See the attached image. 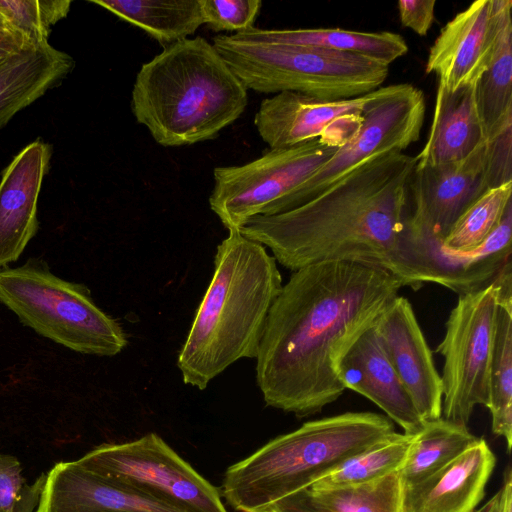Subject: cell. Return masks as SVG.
Masks as SVG:
<instances>
[{
  "label": "cell",
  "instance_id": "1",
  "mask_svg": "<svg viewBox=\"0 0 512 512\" xmlns=\"http://www.w3.org/2000/svg\"><path fill=\"white\" fill-rule=\"evenodd\" d=\"M402 287L388 271L360 263L294 271L271 306L256 356L266 405L306 417L337 400L346 390L341 359Z\"/></svg>",
  "mask_w": 512,
  "mask_h": 512
},
{
  "label": "cell",
  "instance_id": "2",
  "mask_svg": "<svg viewBox=\"0 0 512 512\" xmlns=\"http://www.w3.org/2000/svg\"><path fill=\"white\" fill-rule=\"evenodd\" d=\"M416 160L401 151L370 158L290 211L249 219L240 232L292 272L329 261L380 267L404 286L409 182Z\"/></svg>",
  "mask_w": 512,
  "mask_h": 512
},
{
  "label": "cell",
  "instance_id": "3",
  "mask_svg": "<svg viewBox=\"0 0 512 512\" xmlns=\"http://www.w3.org/2000/svg\"><path fill=\"white\" fill-rule=\"evenodd\" d=\"M275 258L239 230L217 246L214 274L177 366L199 390L242 358H256L271 306L282 289Z\"/></svg>",
  "mask_w": 512,
  "mask_h": 512
},
{
  "label": "cell",
  "instance_id": "4",
  "mask_svg": "<svg viewBox=\"0 0 512 512\" xmlns=\"http://www.w3.org/2000/svg\"><path fill=\"white\" fill-rule=\"evenodd\" d=\"M247 90L212 43L197 36L164 47L141 66L131 108L158 144L192 145L236 121L248 104Z\"/></svg>",
  "mask_w": 512,
  "mask_h": 512
},
{
  "label": "cell",
  "instance_id": "5",
  "mask_svg": "<svg viewBox=\"0 0 512 512\" xmlns=\"http://www.w3.org/2000/svg\"><path fill=\"white\" fill-rule=\"evenodd\" d=\"M395 432L372 412H346L304 423L227 468L221 493L238 512H267L344 461Z\"/></svg>",
  "mask_w": 512,
  "mask_h": 512
},
{
  "label": "cell",
  "instance_id": "6",
  "mask_svg": "<svg viewBox=\"0 0 512 512\" xmlns=\"http://www.w3.org/2000/svg\"><path fill=\"white\" fill-rule=\"evenodd\" d=\"M212 45L247 89L351 99L378 89L389 66L357 54L312 46L244 42L219 34Z\"/></svg>",
  "mask_w": 512,
  "mask_h": 512
},
{
  "label": "cell",
  "instance_id": "7",
  "mask_svg": "<svg viewBox=\"0 0 512 512\" xmlns=\"http://www.w3.org/2000/svg\"><path fill=\"white\" fill-rule=\"evenodd\" d=\"M0 301L22 324L78 353L115 356L127 346L121 325L89 290L56 276L41 260L0 268Z\"/></svg>",
  "mask_w": 512,
  "mask_h": 512
},
{
  "label": "cell",
  "instance_id": "8",
  "mask_svg": "<svg viewBox=\"0 0 512 512\" xmlns=\"http://www.w3.org/2000/svg\"><path fill=\"white\" fill-rule=\"evenodd\" d=\"M511 153L512 123L459 161L415 167L409 182L408 233L442 242L482 194L512 181Z\"/></svg>",
  "mask_w": 512,
  "mask_h": 512
},
{
  "label": "cell",
  "instance_id": "9",
  "mask_svg": "<svg viewBox=\"0 0 512 512\" xmlns=\"http://www.w3.org/2000/svg\"><path fill=\"white\" fill-rule=\"evenodd\" d=\"M76 461L113 484L193 512H228L219 490L154 432L101 444Z\"/></svg>",
  "mask_w": 512,
  "mask_h": 512
},
{
  "label": "cell",
  "instance_id": "10",
  "mask_svg": "<svg viewBox=\"0 0 512 512\" xmlns=\"http://www.w3.org/2000/svg\"><path fill=\"white\" fill-rule=\"evenodd\" d=\"M425 108L422 91L409 83L368 93L357 131L279 203L274 215L310 201L370 158L408 148L420 138Z\"/></svg>",
  "mask_w": 512,
  "mask_h": 512
},
{
  "label": "cell",
  "instance_id": "11",
  "mask_svg": "<svg viewBox=\"0 0 512 512\" xmlns=\"http://www.w3.org/2000/svg\"><path fill=\"white\" fill-rule=\"evenodd\" d=\"M498 278L486 288L460 295L436 352L444 358L442 417L466 425L478 405L487 407L498 305Z\"/></svg>",
  "mask_w": 512,
  "mask_h": 512
},
{
  "label": "cell",
  "instance_id": "12",
  "mask_svg": "<svg viewBox=\"0 0 512 512\" xmlns=\"http://www.w3.org/2000/svg\"><path fill=\"white\" fill-rule=\"evenodd\" d=\"M337 148L316 139L286 149H269L243 165L216 167L210 208L228 231L240 230L251 218L274 215L279 203Z\"/></svg>",
  "mask_w": 512,
  "mask_h": 512
},
{
  "label": "cell",
  "instance_id": "13",
  "mask_svg": "<svg viewBox=\"0 0 512 512\" xmlns=\"http://www.w3.org/2000/svg\"><path fill=\"white\" fill-rule=\"evenodd\" d=\"M511 238L512 203L486 241L468 252L448 250L440 241L412 236L406 229L403 252L406 286L417 290L424 283H435L459 296L482 290L511 264Z\"/></svg>",
  "mask_w": 512,
  "mask_h": 512
},
{
  "label": "cell",
  "instance_id": "14",
  "mask_svg": "<svg viewBox=\"0 0 512 512\" xmlns=\"http://www.w3.org/2000/svg\"><path fill=\"white\" fill-rule=\"evenodd\" d=\"M368 94L323 100L281 92L262 100L254 125L269 149H286L321 139L340 147L359 128Z\"/></svg>",
  "mask_w": 512,
  "mask_h": 512
},
{
  "label": "cell",
  "instance_id": "15",
  "mask_svg": "<svg viewBox=\"0 0 512 512\" xmlns=\"http://www.w3.org/2000/svg\"><path fill=\"white\" fill-rule=\"evenodd\" d=\"M511 0H477L442 28L430 48L426 73L448 91L476 83L492 57Z\"/></svg>",
  "mask_w": 512,
  "mask_h": 512
},
{
  "label": "cell",
  "instance_id": "16",
  "mask_svg": "<svg viewBox=\"0 0 512 512\" xmlns=\"http://www.w3.org/2000/svg\"><path fill=\"white\" fill-rule=\"evenodd\" d=\"M374 328L422 419L430 421L442 417L441 376L408 299L396 296Z\"/></svg>",
  "mask_w": 512,
  "mask_h": 512
},
{
  "label": "cell",
  "instance_id": "17",
  "mask_svg": "<svg viewBox=\"0 0 512 512\" xmlns=\"http://www.w3.org/2000/svg\"><path fill=\"white\" fill-rule=\"evenodd\" d=\"M35 512H193L113 484L77 461L56 463L45 474Z\"/></svg>",
  "mask_w": 512,
  "mask_h": 512
},
{
  "label": "cell",
  "instance_id": "18",
  "mask_svg": "<svg viewBox=\"0 0 512 512\" xmlns=\"http://www.w3.org/2000/svg\"><path fill=\"white\" fill-rule=\"evenodd\" d=\"M51 146L40 139L22 149L0 181V268L18 260L39 229L37 203Z\"/></svg>",
  "mask_w": 512,
  "mask_h": 512
},
{
  "label": "cell",
  "instance_id": "19",
  "mask_svg": "<svg viewBox=\"0 0 512 512\" xmlns=\"http://www.w3.org/2000/svg\"><path fill=\"white\" fill-rule=\"evenodd\" d=\"M338 373L345 389L371 400L404 433L417 434L423 428L425 421L390 363L374 325L343 356Z\"/></svg>",
  "mask_w": 512,
  "mask_h": 512
},
{
  "label": "cell",
  "instance_id": "20",
  "mask_svg": "<svg viewBox=\"0 0 512 512\" xmlns=\"http://www.w3.org/2000/svg\"><path fill=\"white\" fill-rule=\"evenodd\" d=\"M496 457L483 438L403 491V512H473L485 496Z\"/></svg>",
  "mask_w": 512,
  "mask_h": 512
},
{
  "label": "cell",
  "instance_id": "21",
  "mask_svg": "<svg viewBox=\"0 0 512 512\" xmlns=\"http://www.w3.org/2000/svg\"><path fill=\"white\" fill-rule=\"evenodd\" d=\"M476 83L448 91L438 84L432 123L415 167L456 162L486 141L476 102Z\"/></svg>",
  "mask_w": 512,
  "mask_h": 512
},
{
  "label": "cell",
  "instance_id": "22",
  "mask_svg": "<svg viewBox=\"0 0 512 512\" xmlns=\"http://www.w3.org/2000/svg\"><path fill=\"white\" fill-rule=\"evenodd\" d=\"M73 59L49 42L25 46L0 65V129L11 118L58 85Z\"/></svg>",
  "mask_w": 512,
  "mask_h": 512
},
{
  "label": "cell",
  "instance_id": "23",
  "mask_svg": "<svg viewBox=\"0 0 512 512\" xmlns=\"http://www.w3.org/2000/svg\"><path fill=\"white\" fill-rule=\"evenodd\" d=\"M244 42L312 46L361 55L386 66L405 55V39L393 32H362L340 28L259 29L230 35Z\"/></svg>",
  "mask_w": 512,
  "mask_h": 512
},
{
  "label": "cell",
  "instance_id": "24",
  "mask_svg": "<svg viewBox=\"0 0 512 512\" xmlns=\"http://www.w3.org/2000/svg\"><path fill=\"white\" fill-rule=\"evenodd\" d=\"M498 305L489 376L487 408L492 432L512 446V264L498 277Z\"/></svg>",
  "mask_w": 512,
  "mask_h": 512
},
{
  "label": "cell",
  "instance_id": "25",
  "mask_svg": "<svg viewBox=\"0 0 512 512\" xmlns=\"http://www.w3.org/2000/svg\"><path fill=\"white\" fill-rule=\"evenodd\" d=\"M142 29L164 47L187 39L203 25L199 0H93Z\"/></svg>",
  "mask_w": 512,
  "mask_h": 512
},
{
  "label": "cell",
  "instance_id": "26",
  "mask_svg": "<svg viewBox=\"0 0 512 512\" xmlns=\"http://www.w3.org/2000/svg\"><path fill=\"white\" fill-rule=\"evenodd\" d=\"M479 440L466 425L440 417L425 421L402 467L404 486L440 470Z\"/></svg>",
  "mask_w": 512,
  "mask_h": 512
},
{
  "label": "cell",
  "instance_id": "27",
  "mask_svg": "<svg viewBox=\"0 0 512 512\" xmlns=\"http://www.w3.org/2000/svg\"><path fill=\"white\" fill-rule=\"evenodd\" d=\"M476 102L486 139L512 123V20L500 31L490 62L476 85Z\"/></svg>",
  "mask_w": 512,
  "mask_h": 512
},
{
  "label": "cell",
  "instance_id": "28",
  "mask_svg": "<svg viewBox=\"0 0 512 512\" xmlns=\"http://www.w3.org/2000/svg\"><path fill=\"white\" fill-rule=\"evenodd\" d=\"M416 434L396 433L370 445L313 483L309 489H329L361 484L401 470Z\"/></svg>",
  "mask_w": 512,
  "mask_h": 512
},
{
  "label": "cell",
  "instance_id": "29",
  "mask_svg": "<svg viewBox=\"0 0 512 512\" xmlns=\"http://www.w3.org/2000/svg\"><path fill=\"white\" fill-rule=\"evenodd\" d=\"M309 490L318 503L332 512H403L400 470L361 484Z\"/></svg>",
  "mask_w": 512,
  "mask_h": 512
},
{
  "label": "cell",
  "instance_id": "30",
  "mask_svg": "<svg viewBox=\"0 0 512 512\" xmlns=\"http://www.w3.org/2000/svg\"><path fill=\"white\" fill-rule=\"evenodd\" d=\"M512 181L488 189L455 222L441 242L448 250L468 252L480 247L512 202Z\"/></svg>",
  "mask_w": 512,
  "mask_h": 512
},
{
  "label": "cell",
  "instance_id": "31",
  "mask_svg": "<svg viewBox=\"0 0 512 512\" xmlns=\"http://www.w3.org/2000/svg\"><path fill=\"white\" fill-rule=\"evenodd\" d=\"M69 0H0V13L29 44L48 42L51 27L69 12Z\"/></svg>",
  "mask_w": 512,
  "mask_h": 512
},
{
  "label": "cell",
  "instance_id": "32",
  "mask_svg": "<svg viewBox=\"0 0 512 512\" xmlns=\"http://www.w3.org/2000/svg\"><path fill=\"white\" fill-rule=\"evenodd\" d=\"M203 23L215 32L233 34L254 27L261 0H199Z\"/></svg>",
  "mask_w": 512,
  "mask_h": 512
},
{
  "label": "cell",
  "instance_id": "33",
  "mask_svg": "<svg viewBox=\"0 0 512 512\" xmlns=\"http://www.w3.org/2000/svg\"><path fill=\"white\" fill-rule=\"evenodd\" d=\"M19 460L0 453V512H18L29 487Z\"/></svg>",
  "mask_w": 512,
  "mask_h": 512
},
{
  "label": "cell",
  "instance_id": "34",
  "mask_svg": "<svg viewBox=\"0 0 512 512\" xmlns=\"http://www.w3.org/2000/svg\"><path fill=\"white\" fill-rule=\"evenodd\" d=\"M435 0H400L399 18L404 27L420 36L427 35L435 17Z\"/></svg>",
  "mask_w": 512,
  "mask_h": 512
},
{
  "label": "cell",
  "instance_id": "35",
  "mask_svg": "<svg viewBox=\"0 0 512 512\" xmlns=\"http://www.w3.org/2000/svg\"><path fill=\"white\" fill-rule=\"evenodd\" d=\"M267 512H332L318 503L309 489L297 491L276 502Z\"/></svg>",
  "mask_w": 512,
  "mask_h": 512
},
{
  "label": "cell",
  "instance_id": "36",
  "mask_svg": "<svg viewBox=\"0 0 512 512\" xmlns=\"http://www.w3.org/2000/svg\"><path fill=\"white\" fill-rule=\"evenodd\" d=\"M473 512H512V470L508 466L500 489L492 498Z\"/></svg>",
  "mask_w": 512,
  "mask_h": 512
},
{
  "label": "cell",
  "instance_id": "37",
  "mask_svg": "<svg viewBox=\"0 0 512 512\" xmlns=\"http://www.w3.org/2000/svg\"><path fill=\"white\" fill-rule=\"evenodd\" d=\"M29 43L21 35L0 37V65Z\"/></svg>",
  "mask_w": 512,
  "mask_h": 512
},
{
  "label": "cell",
  "instance_id": "38",
  "mask_svg": "<svg viewBox=\"0 0 512 512\" xmlns=\"http://www.w3.org/2000/svg\"><path fill=\"white\" fill-rule=\"evenodd\" d=\"M20 35L15 32L0 13V37Z\"/></svg>",
  "mask_w": 512,
  "mask_h": 512
}]
</instances>
